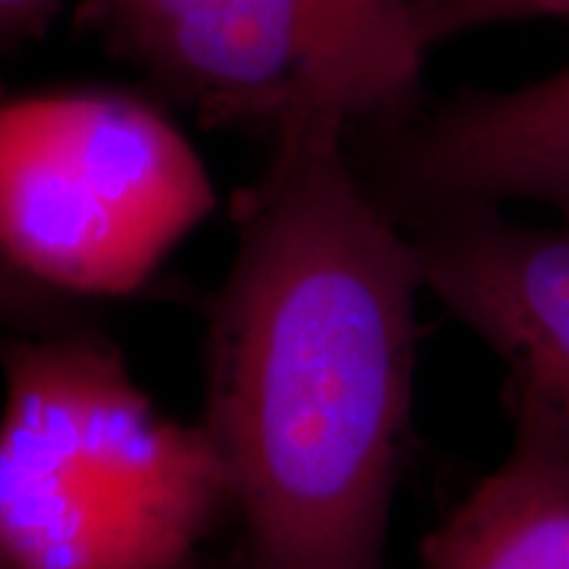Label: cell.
<instances>
[{
    "mask_svg": "<svg viewBox=\"0 0 569 569\" xmlns=\"http://www.w3.org/2000/svg\"><path fill=\"white\" fill-rule=\"evenodd\" d=\"M388 209L532 203L569 222V63L507 90H467L398 130L382 156Z\"/></svg>",
    "mask_w": 569,
    "mask_h": 569,
    "instance_id": "6",
    "label": "cell"
},
{
    "mask_svg": "<svg viewBox=\"0 0 569 569\" xmlns=\"http://www.w3.org/2000/svg\"><path fill=\"white\" fill-rule=\"evenodd\" d=\"M511 446L422 546V569H569V415L507 388Z\"/></svg>",
    "mask_w": 569,
    "mask_h": 569,
    "instance_id": "7",
    "label": "cell"
},
{
    "mask_svg": "<svg viewBox=\"0 0 569 569\" xmlns=\"http://www.w3.org/2000/svg\"><path fill=\"white\" fill-rule=\"evenodd\" d=\"M409 234L422 290L507 361L511 386L569 415V222L461 203L419 213Z\"/></svg>",
    "mask_w": 569,
    "mask_h": 569,
    "instance_id": "5",
    "label": "cell"
},
{
    "mask_svg": "<svg viewBox=\"0 0 569 569\" xmlns=\"http://www.w3.org/2000/svg\"><path fill=\"white\" fill-rule=\"evenodd\" d=\"M234 217L201 419L240 528L234 565L382 569L415 401L411 234L336 122L277 132Z\"/></svg>",
    "mask_w": 569,
    "mask_h": 569,
    "instance_id": "1",
    "label": "cell"
},
{
    "mask_svg": "<svg viewBox=\"0 0 569 569\" xmlns=\"http://www.w3.org/2000/svg\"><path fill=\"white\" fill-rule=\"evenodd\" d=\"M0 569H3V567H0Z\"/></svg>",
    "mask_w": 569,
    "mask_h": 569,
    "instance_id": "12",
    "label": "cell"
},
{
    "mask_svg": "<svg viewBox=\"0 0 569 569\" xmlns=\"http://www.w3.org/2000/svg\"><path fill=\"white\" fill-rule=\"evenodd\" d=\"M88 325L80 303L21 277L0 259V327L9 332H53Z\"/></svg>",
    "mask_w": 569,
    "mask_h": 569,
    "instance_id": "9",
    "label": "cell"
},
{
    "mask_svg": "<svg viewBox=\"0 0 569 569\" xmlns=\"http://www.w3.org/2000/svg\"><path fill=\"white\" fill-rule=\"evenodd\" d=\"M82 21L211 127L393 119L427 53L417 0H84Z\"/></svg>",
    "mask_w": 569,
    "mask_h": 569,
    "instance_id": "4",
    "label": "cell"
},
{
    "mask_svg": "<svg viewBox=\"0 0 569 569\" xmlns=\"http://www.w3.org/2000/svg\"><path fill=\"white\" fill-rule=\"evenodd\" d=\"M0 369V567H188L230 515L203 427L161 415L90 322L11 332Z\"/></svg>",
    "mask_w": 569,
    "mask_h": 569,
    "instance_id": "2",
    "label": "cell"
},
{
    "mask_svg": "<svg viewBox=\"0 0 569 569\" xmlns=\"http://www.w3.org/2000/svg\"><path fill=\"white\" fill-rule=\"evenodd\" d=\"M184 569H238V565H234V559H224L222 561V559H201V557H196Z\"/></svg>",
    "mask_w": 569,
    "mask_h": 569,
    "instance_id": "11",
    "label": "cell"
},
{
    "mask_svg": "<svg viewBox=\"0 0 569 569\" xmlns=\"http://www.w3.org/2000/svg\"><path fill=\"white\" fill-rule=\"evenodd\" d=\"M430 48L493 24L569 19V0H417Z\"/></svg>",
    "mask_w": 569,
    "mask_h": 569,
    "instance_id": "8",
    "label": "cell"
},
{
    "mask_svg": "<svg viewBox=\"0 0 569 569\" xmlns=\"http://www.w3.org/2000/svg\"><path fill=\"white\" fill-rule=\"evenodd\" d=\"M61 0H0V46L38 34L51 24Z\"/></svg>",
    "mask_w": 569,
    "mask_h": 569,
    "instance_id": "10",
    "label": "cell"
},
{
    "mask_svg": "<svg viewBox=\"0 0 569 569\" xmlns=\"http://www.w3.org/2000/svg\"><path fill=\"white\" fill-rule=\"evenodd\" d=\"M213 203L201 156L138 92L0 98V259L56 296L134 293Z\"/></svg>",
    "mask_w": 569,
    "mask_h": 569,
    "instance_id": "3",
    "label": "cell"
}]
</instances>
